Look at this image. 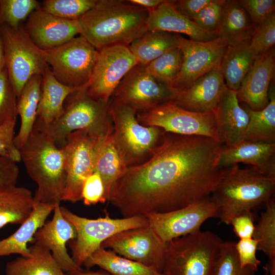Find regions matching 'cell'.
Returning a JSON list of instances; mask_svg holds the SVG:
<instances>
[{"instance_id":"d6986e66","label":"cell","mask_w":275,"mask_h":275,"mask_svg":"<svg viewBox=\"0 0 275 275\" xmlns=\"http://www.w3.org/2000/svg\"><path fill=\"white\" fill-rule=\"evenodd\" d=\"M274 67V47L258 54L236 91L238 102L253 111L263 109L269 102V85Z\"/></svg>"},{"instance_id":"e575fe53","label":"cell","mask_w":275,"mask_h":275,"mask_svg":"<svg viewBox=\"0 0 275 275\" xmlns=\"http://www.w3.org/2000/svg\"><path fill=\"white\" fill-rule=\"evenodd\" d=\"M89 269L96 265L111 275H163L152 268L100 248L85 262Z\"/></svg>"},{"instance_id":"9c48e42d","label":"cell","mask_w":275,"mask_h":275,"mask_svg":"<svg viewBox=\"0 0 275 275\" xmlns=\"http://www.w3.org/2000/svg\"><path fill=\"white\" fill-rule=\"evenodd\" d=\"M6 68L17 98L28 81L36 75L43 76L49 66L43 50L32 41L21 24L16 29L7 25L0 28Z\"/></svg>"},{"instance_id":"3957f363","label":"cell","mask_w":275,"mask_h":275,"mask_svg":"<svg viewBox=\"0 0 275 275\" xmlns=\"http://www.w3.org/2000/svg\"><path fill=\"white\" fill-rule=\"evenodd\" d=\"M274 192L275 177L254 167L242 169L236 164L224 168L210 197L217 208L220 223L230 225L234 217L265 206Z\"/></svg>"},{"instance_id":"9f6ffc18","label":"cell","mask_w":275,"mask_h":275,"mask_svg":"<svg viewBox=\"0 0 275 275\" xmlns=\"http://www.w3.org/2000/svg\"><path fill=\"white\" fill-rule=\"evenodd\" d=\"M263 268L265 270L264 275H268V270L267 266L266 265L265 266H264Z\"/></svg>"},{"instance_id":"74e56055","label":"cell","mask_w":275,"mask_h":275,"mask_svg":"<svg viewBox=\"0 0 275 275\" xmlns=\"http://www.w3.org/2000/svg\"><path fill=\"white\" fill-rule=\"evenodd\" d=\"M98 0H45L40 8L55 16L77 20L93 8Z\"/></svg>"},{"instance_id":"b9f144b4","label":"cell","mask_w":275,"mask_h":275,"mask_svg":"<svg viewBox=\"0 0 275 275\" xmlns=\"http://www.w3.org/2000/svg\"><path fill=\"white\" fill-rule=\"evenodd\" d=\"M275 44V14L273 13L266 21L254 28L249 45L258 56L273 47Z\"/></svg>"},{"instance_id":"ac0fdd59","label":"cell","mask_w":275,"mask_h":275,"mask_svg":"<svg viewBox=\"0 0 275 275\" xmlns=\"http://www.w3.org/2000/svg\"><path fill=\"white\" fill-rule=\"evenodd\" d=\"M23 27L33 43L42 50L61 45L80 34L77 20L55 16L40 7L29 16Z\"/></svg>"},{"instance_id":"cb8c5ba5","label":"cell","mask_w":275,"mask_h":275,"mask_svg":"<svg viewBox=\"0 0 275 275\" xmlns=\"http://www.w3.org/2000/svg\"><path fill=\"white\" fill-rule=\"evenodd\" d=\"M147 30L184 34L190 40L207 42L216 38L214 32L203 30L175 8L173 1H164L149 12Z\"/></svg>"},{"instance_id":"8992f818","label":"cell","mask_w":275,"mask_h":275,"mask_svg":"<svg viewBox=\"0 0 275 275\" xmlns=\"http://www.w3.org/2000/svg\"><path fill=\"white\" fill-rule=\"evenodd\" d=\"M109 112L113 126V142L127 168L147 161L160 144L164 130L156 126L141 125L135 109L112 99Z\"/></svg>"},{"instance_id":"4fadbf2b","label":"cell","mask_w":275,"mask_h":275,"mask_svg":"<svg viewBox=\"0 0 275 275\" xmlns=\"http://www.w3.org/2000/svg\"><path fill=\"white\" fill-rule=\"evenodd\" d=\"M177 93L149 74L145 65L138 64L122 79L111 99L132 107L138 113L173 101Z\"/></svg>"},{"instance_id":"9a60e30c","label":"cell","mask_w":275,"mask_h":275,"mask_svg":"<svg viewBox=\"0 0 275 275\" xmlns=\"http://www.w3.org/2000/svg\"><path fill=\"white\" fill-rule=\"evenodd\" d=\"M144 216L160 239L167 243L200 231L205 221L217 217V210L209 196L174 211Z\"/></svg>"},{"instance_id":"603a6c76","label":"cell","mask_w":275,"mask_h":275,"mask_svg":"<svg viewBox=\"0 0 275 275\" xmlns=\"http://www.w3.org/2000/svg\"><path fill=\"white\" fill-rule=\"evenodd\" d=\"M243 163L260 172L275 177V143L242 141L236 145L222 146L217 166L224 169Z\"/></svg>"},{"instance_id":"11a10c76","label":"cell","mask_w":275,"mask_h":275,"mask_svg":"<svg viewBox=\"0 0 275 275\" xmlns=\"http://www.w3.org/2000/svg\"><path fill=\"white\" fill-rule=\"evenodd\" d=\"M266 265L268 270V274L275 275V259L269 260L268 263Z\"/></svg>"},{"instance_id":"60d3db41","label":"cell","mask_w":275,"mask_h":275,"mask_svg":"<svg viewBox=\"0 0 275 275\" xmlns=\"http://www.w3.org/2000/svg\"><path fill=\"white\" fill-rule=\"evenodd\" d=\"M17 99L6 68L0 72V125L9 120H16Z\"/></svg>"},{"instance_id":"836d02e7","label":"cell","mask_w":275,"mask_h":275,"mask_svg":"<svg viewBox=\"0 0 275 275\" xmlns=\"http://www.w3.org/2000/svg\"><path fill=\"white\" fill-rule=\"evenodd\" d=\"M177 47L176 34L157 31H147L128 46L139 64L144 65Z\"/></svg>"},{"instance_id":"30bf717a","label":"cell","mask_w":275,"mask_h":275,"mask_svg":"<svg viewBox=\"0 0 275 275\" xmlns=\"http://www.w3.org/2000/svg\"><path fill=\"white\" fill-rule=\"evenodd\" d=\"M43 52L54 77L63 85L78 89L88 85L99 53L80 35Z\"/></svg>"},{"instance_id":"681fc988","label":"cell","mask_w":275,"mask_h":275,"mask_svg":"<svg viewBox=\"0 0 275 275\" xmlns=\"http://www.w3.org/2000/svg\"><path fill=\"white\" fill-rule=\"evenodd\" d=\"M19 174L16 162L0 155V186H16Z\"/></svg>"},{"instance_id":"8d00e7d4","label":"cell","mask_w":275,"mask_h":275,"mask_svg":"<svg viewBox=\"0 0 275 275\" xmlns=\"http://www.w3.org/2000/svg\"><path fill=\"white\" fill-rule=\"evenodd\" d=\"M182 60V51L177 47L145 65V69L149 74L172 87L180 72Z\"/></svg>"},{"instance_id":"7402d4cb","label":"cell","mask_w":275,"mask_h":275,"mask_svg":"<svg viewBox=\"0 0 275 275\" xmlns=\"http://www.w3.org/2000/svg\"><path fill=\"white\" fill-rule=\"evenodd\" d=\"M213 113L218 141L222 145L233 146L244 141L249 117L238 102L236 91L226 87Z\"/></svg>"},{"instance_id":"277c9868","label":"cell","mask_w":275,"mask_h":275,"mask_svg":"<svg viewBox=\"0 0 275 275\" xmlns=\"http://www.w3.org/2000/svg\"><path fill=\"white\" fill-rule=\"evenodd\" d=\"M19 150L26 172L37 185L34 202L60 205L67 177L62 148L47 134L33 130Z\"/></svg>"},{"instance_id":"c3c4849f","label":"cell","mask_w":275,"mask_h":275,"mask_svg":"<svg viewBox=\"0 0 275 275\" xmlns=\"http://www.w3.org/2000/svg\"><path fill=\"white\" fill-rule=\"evenodd\" d=\"M254 218L252 212L242 213L234 217L230 225L233 231L240 239L253 238L255 229Z\"/></svg>"},{"instance_id":"7c38bea8","label":"cell","mask_w":275,"mask_h":275,"mask_svg":"<svg viewBox=\"0 0 275 275\" xmlns=\"http://www.w3.org/2000/svg\"><path fill=\"white\" fill-rule=\"evenodd\" d=\"M100 137L87 130H79L68 134L60 147L64 154L67 174L62 201L75 203L82 200L84 184L95 171L96 150Z\"/></svg>"},{"instance_id":"ffe728a7","label":"cell","mask_w":275,"mask_h":275,"mask_svg":"<svg viewBox=\"0 0 275 275\" xmlns=\"http://www.w3.org/2000/svg\"><path fill=\"white\" fill-rule=\"evenodd\" d=\"M53 217L36 232L33 242L48 249L62 269L66 273L79 270V266L68 254L66 244L76 237L74 226L62 215L60 205L56 206Z\"/></svg>"},{"instance_id":"f907efd6","label":"cell","mask_w":275,"mask_h":275,"mask_svg":"<svg viewBox=\"0 0 275 275\" xmlns=\"http://www.w3.org/2000/svg\"><path fill=\"white\" fill-rule=\"evenodd\" d=\"M212 0H178L173 1L175 8L182 14L191 20Z\"/></svg>"},{"instance_id":"6da1fadb","label":"cell","mask_w":275,"mask_h":275,"mask_svg":"<svg viewBox=\"0 0 275 275\" xmlns=\"http://www.w3.org/2000/svg\"><path fill=\"white\" fill-rule=\"evenodd\" d=\"M222 146L206 136L164 132L150 158L114 182L108 201L129 217L174 211L209 197L224 172L217 166Z\"/></svg>"},{"instance_id":"f35d334b","label":"cell","mask_w":275,"mask_h":275,"mask_svg":"<svg viewBox=\"0 0 275 275\" xmlns=\"http://www.w3.org/2000/svg\"><path fill=\"white\" fill-rule=\"evenodd\" d=\"M41 5L36 0H0V28L7 25L16 29Z\"/></svg>"},{"instance_id":"1f68e13d","label":"cell","mask_w":275,"mask_h":275,"mask_svg":"<svg viewBox=\"0 0 275 275\" xmlns=\"http://www.w3.org/2000/svg\"><path fill=\"white\" fill-rule=\"evenodd\" d=\"M250 41L228 46L221 63L220 70L226 87L237 91L257 56L251 49Z\"/></svg>"},{"instance_id":"5bb4252c","label":"cell","mask_w":275,"mask_h":275,"mask_svg":"<svg viewBox=\"0 0 275 275\" xmlns=\"http://www.w3.org/2000/svg\"><path fill=\"white\" fill-rule=\"evenodd\" d=\"M101 247L162 272L167 243L149 225L118 233L104 241Z\"/></svg>"},{"instance_id":"f1b7e54d","label":"cell","mask_w":275,"mask_h":275,"mask_svg":"<svg viewBox=\"0 0 275 275\" xmlns=\"http://www.w3.org/2000/svg\"><path fill=\"white\" fill-rule=\"evenodd\" d=\"M43 76H33L24 87L17 98L16 112L20 117L21 124L14 142L19 150L33 130L40 98Z\"/></svg>"},{"instance_id":"5b68a950","label":"cell","mask_w":275,"mask_h":275,"mask_svg":"<svg viewBox=\"0 0 275 275\" xmlns=\"http://www.w3.org/2000/svg\"><path fill=\"white\" fill-rule=\"evenodd\" d=\"M63 114L48 125L35 123L33 130L50 136L59 147L67 136L79 130H87L92 135L101 136L113 129L108 102L95 99L87 92V86L69 95Z\"/></svg>"},{"instance_id":"bcb514c9","label":"cell","mask_w":275,"mask_h":275,"mask_svg":"<svg viewBox=\"0 0 275 275\" xmlns=\"http://www.w3.org/2000/svg\"><path fill=\"white\" fill-rule=\"evenodd\" d=\"M82 200L86 205L104 203L106 200L104 197V189L101 178L95 171L86 180L82 189Z\"/></svg>"},{"instance_id":"d590c367","label":"cell","mask_w":275,"mask_h":275,"mask_svg":"<svg viewBox=\"0 0 275 275\" xmlns=\"http://www.w3.org/2000/svg\"><path fill=\"white\" fill-rule=\"evenodd\" d=\"M265 208L255 226L253 238L258 242L257 250L264 253L271 260L275 259L274 196L267 202Z\"/></svg>"},{"instance_id":"484cf974","label":"cell","mask_w":275,"mask_h":275,"mask_svg":"<svg viewBox=\"0 0 275 275\" xmlns=\"http://www.w3.org/2000/svg\"><path fill=\"white\" fill-rule=\"evenodd\" d=\"M56 206L34 202L33 211L20 227L8 237L0 240V257L11 254L29 257L28 244L33 241L36 232L45 223Z\"/></svg>"},{"instance_id":"44dd1931","label":"cell","mask_w":275,"mask_h":275,"mask_svg":"<svg viewBox=\"0 0 275 275\" xmlns=\"http://www.w3.org/2000/svg\"><path fill=\"white\" fill-rule=\"evenodd\" d=\"M226 87L219 64L188 87L178 92L173 101L181 108L191 112H213Z\"/></svg>"},{"instance_id":"ab89813d","label":"cell","mask_w":275,"mask_h":275,"mask_svg":"<svg viewBox=\"0 0 275 275\" xmlns=\"http://www.w3.org/2000/svg\"><path fill=\"white\" fill-rule=\"evenodd\" d=\"M255 271L249 266H240L235 242L222 241L215 263L214 275H255Z\"/></svg>"},{"instance_id":"7bdbcfd3","label":"cell","mask_w":275,"mask_h":275,"mask_svg":"<svg viewBox=\"0 0 275 275\" xmlns=\"http://www.w3.org/2000/svg\"><path fill=\"white\" fill-rule=\"evenodd\" d=\"M226 0H212L191 19L205 31L214 32L220 20Z\"/></svg>"},{"instance_id":"d6a6232c","label":"cell","mask_w":275,"mask_h":275,"mask_svg":"<svg viewBox=\"0 0 275 275\" xmlns=\"http://www.w3.org/2000/svg\"><path fill=\"white\" fill-rule=\"evenodd\" d=\"M269 90V102L262 109L253 111L245 104L241 105L247 112L249 120L244 141L275 143V91L274 84Z\"/></svg>"},{"instance_id":"e0dca14e","label":"cell","mask_w":275,"mask_h":275,"mask_svg":"<svg viewBox=\"0 0 275 275\" xmlns=\"http://www.w3.org/2000/svg\"><path fill=\"white\" fill-rule=\"evenodd\" d=\"M176 36L183 60L180 72L172 87L178 92L216 68L228 46L217 38L201 42L186 39L179 34Z\"/></svg>"},{"instance_id":"f5cc1de1","label":"cell","mask_w":275,"mask_h":275,"mask_svg":"<svg viewBox=\"0 0 275 275\" xmlns=\"http://www.w3.org/2000/svg\"><path fill=\"white\" fill-rule=\"evenodd\" d=\"M65 275H111L105 271H90L81 269L72 272L65 273Z\"/></svg>"},{"instance_id":"db71d44e","label":"cell","mask_w":275,"mask_h":275,"mask_svg":"<svg viewBox=\"0 0 275 275\" xmlns=\"http://www.w3.org/2000/svg\"><path fill=\"white\" fill-rule=\"evenodd\" d=\"M6 68L4 46L2 35L0 32V72Z\"/></svg>"},{"instance_id":"816d5d0a","label":"cell","mask_w":275,"mask_h":275,"mask_svg":"<svg viewBox=\"0 0 275 275\" xmlns=\"http://www.w3.org/2000/svg\"><path fill=\"white\" fill-rule=\"evenodd\" d=\"M128 1L133 4L147 9L148 12H150L157 7H158L164 0H128Z\"/></svg>"},{"instance_id":"7dc6e473","label":"cell","mask_w":275,"mask_h":275,"mask_svg":"<svg viewBox=\"0 0 275 275\" xmlns=\"http://www.w3.org/2000/svg\"><path fill=\"white\" fill-rule=\"evenodd\" d=\"M258 243V241L253 238L239 239L235 242V250L242 268L249 266L255 271H257L261 264L260 261L256 257Z\"/></svg>"},{"instance_id":"4316f807","label":"cell","mask_w":275,"mask_h":275,"mask_svg":"<svg viewBox=\"0 0 275 275\" xmlns=\"http://www.w3.org/2000/svg\"><path fill=\"white\" fill-rule=\"evenodd\" d=\"M79 89L62 84L54 77L49 67L47 68L42 78L35 123L48 125L57 120L64 112V102Z\"/></svg>"},{"instance_id":"f546056e","label":"cell","mask_w":275,"mask_h":275,"mask_svg":"<svg viewBox=\"0 0 275 275\" xmlns=\"http://www.w3.org/2000/svg\"><path fill=\"white\" fill-rule=\"evenodd\" d=\"M29 249V257L7 262L6 275H65L48 249L35 242Z\"/></svg>"},{"instance_id":"52a82bcc","label":"cell","mask_w":275,"mask_h":275,"mask_svg":"<svg viewBox=\"0 0 275 275\" xmlns=\"http://www.w3.org/2000/svg\"><path fill=\"white\" fill-rule=\"evenodd\" d=\"M223 240L210 231L174 239L167 243L163 275H214Z\"/></svg>"},{"instance_id":"7a4b0ae2","label":"cell","mask_w":275,"mask_h":275,"mask_svg":"<svg viewBox=\"0 0 275 275\" xmlns=\"http://www.w3.org/2000/svg\"><path fill=\"white\" fill-rule=\"evenodd\" d=\"M148 11L128 1L98 0L77 20L80 35L97 50L115 45L128 46L147 30Z\"/></svg>"},{"instance_id":"2e32d148","label":"cell","mask_w":275,"mask_h":275,"mask_svg":"<svg viewBox=\"0 0 275 275\" xmlns=\"http://www.w3.org/2000/svg\"><path fill=\"white\" fill-rule=\"evenodd\" d=\"M98 51L87 92L95 99L108 102L122 79L139 63L128 46L115 45Z\"/></svg>"},{"instance_id":"ee69618b","label":"cell","mask_w":275,"mask_h":275,"mask_svg":"<svg viewBox=\"0 0 275 275\" xmlns=\"http://www.w3.org/2000/svg\"><path fill=\"white\" fill-rule=\"evenodd\" d=\"M238 2L246 11L254 28L274 13V0H239Z\"/></svg>"},{"instance_id":"d4e9b609","label":"cell","mask_w":275,"mask_h":275,"mask_svg":"<svg viewBox=\"0 0 275 275\" xmlns=\"http://www.w3.org/2000/svg\"><path fill=\"white\" fill-rule=\"evenodd\" d=\"M254 28L238 1L226 0L221 17L214 31L216 38L227 46L250 41Z\"/></svg>"},{"instance_id":"8fae6325","label":"cell","mask_w":275,"mask_h":275,"mask_svg":"<svg viewBox=\"0 0 275 275\" xmlns=\"http://www.w3.org/2000/svg\"><path fill=\"white\" fill-rule=\"evenodd\" d=\"M136 118L142 125L158 127L166 132L203 136L218 141L213 112H191L170 101L148 111L138 113Z\"/></svg>"},{"instance_id":"ba28073f","label":"cell","mask_w":275,"mask_h":275,"mask_svg":"<svg viewBox=\"0 0 275 275\" xmlns=\"http://www.w3.org/2000/svg\"><path fill=\"white\" fill-rule=\"evenodd\" d=\"M63 216L74 227L76 237L68 243L72 258L81 267L102 243L114 235L124 230L149 225L145 216L112 218L108 215L97 219L83 217L60 206Z\"/></svg>"},{"instance_id":"4dcf8cb0","label":"cell","mask_w":275,"mask_h":275,"mask_svg":"<svg viewBox=\"0 0 275 275\" xmlns=\"http://www.w3.org/2000/svg\"><path fill=\"white\" fill-rule=\"evenodd\" d=\"M34 204L29 189L0 186V229L8 224H21L31 214Z\"/></svg>"},{"instance_id":"f6af8a7d","label":"cell","mask_w":275,"mask_h":275,"mask_svg":"<svg viewBox=\"0 0 275 275\" xmlns=\"http://www.w3.org/2000/svg\"><path fill=\"white\" fill-rule=\"evenodd\" d=\"M16 121L9 120L0 125V155L18 162L21 160V156L14 142Z\"/></svg>"},{"instance_id":"83f0119b","label":"cell","mask_w":275,"mask_h":275,"mask_svg":"<svg viewBox=\"0 0 275 275\" xmlns=\"http://www.w3.org/2000/svg\"><path fill=\"white\" fill-rule=\"evenodd\" d=\"M113 131L99 138L95 160V171L102 180L106 201L109 200L113 183L127 168L114 145Z\"/></svg>"}]
</instances>
